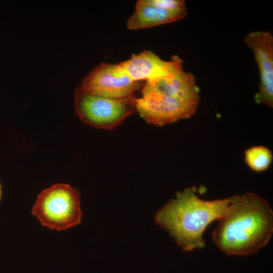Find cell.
<instances>
[{
  "label": "cell",
  "mask_w": 273,
  "mask_h": 273,
  "mask_svg": "<svg viewBox=\"0 0 273 273\" xmlns=\"http://www.w3.org/2000/svg\"><path fill=\"white\" fill-rule=\"evenodd\" d=\"M187 14L183 0H139L127 27L137 30L154 27L181 19Z\"/></svg>",
  "instance_id": "ba28073f"
},
{
  "label": "cell",
  "mask_w": 273,
  "mask_h": 273,
  "mask_svg": "<svg viewBox=\"0 0 273 273\" xmlns=\"http://www.w3.org/2000/svg\"><path fill=\"white\" fill-rule=\"evenodd\" d=\"M120 64L135 81L155 80L183 69L182 60L178 56H173L170 61H165L148 50L132 54L130 59Z\"/></svg>",
  "instance_id": "9c48e42d"
},
{
  "label": "cell",
  "mask_w": 273,
  "mask_h": 273,
  "mask_svg": "<svg viewBox=\"0 0 273 273\" xmlns=\"http://www.w3.org/2000/svg\"><path fill=\"white\" fill-rule=\"evenodd\" d=\"M232 200L212 233L215 244L227 255L246 256L267 244L273 232V213L268 202L246 193Z\"/></svg>",
  "instance_id": "6da1fadb"
},
{
  "label": "cell",
  "mask_w": 273,
  "mask_h": 273,
  "mask_svg": "<svg viewBox=\"0 0 273 273\" xmlns=\"http://www.w3.org/2000/svg\"><path fill=\"white\" fill-rule=\"evenodd\" d=\"M244 42L253 52L259 71L260 83L255 96V101L272 108V33L271 31H253L246 36Z\"/></svg>",
  "instance_id": "52a82bcc"
},
{
  "label": "cell",
  "mask_w": 273,
  "mask_h": 273,
  "mask_svg": "<svg viewBox=\"0 0 273 273\" xmlns=\"http://www.w3.org/2000/svg\"><path fill=\"white\" fill-rule=\"evenodd\" d=\"M136 99L134 95L122 98L103 97L91 94L80 85L75 92V109L83 122L109 129L136 110Z\"/></svg>",
  "instance_id": "5b68a950"
},
{
  "label": "cell",
  "mask_w": 273,
  "mask_h": 273,
  "mask_svg": "<svg viewBox=\"0 0 273 273\" xmlns=\"http://www.w3.org/2000/svg\"><path fill=\"white\" fill-rule=\"evenodd\" d=\"M2 188H1V185L0 184V202L2 199Z\"/></svg>",
  "instance_id": "8fae6325"
},
{
  "label": "cell",
  "mask_w": 273,
  "mask_h": 273,
  "mask_svg": "<svg viewBox=\"0 0 273 273\" xmlns=\"http://www.w3.org/2000/svg\"><path fill=\"white\" fill-rule=\"evenodd\" d=\"M31 214L51 230L73 227L80 223L82 214L79 193L69 185L54 184L38 195Z\"/></svg>",
  "instance_id": "277c9868"
},
{
  "label": "cell",
  "mask_w": 273,
  "mask_h": 273,
  "mask_svg": "<svg viewBox=\"0 0 273 273\" xmlns=\"http://www.w3.org/2000/svg\"><path fill=\"white\" fill-rule=\"evenodd\" d=\"M135 109L148 123L163 125L188 118L199 104L194 76L183 69L161 78L146 81Z\"/></svg>",
  "instance_id": "3957f363"
},
{
  "label": "cell",
  "mask_w": 273,
  "mask_h": 273,
  "mask_svg": "<svg viewBox=\"0 0 273 273\" xmlns=\"http://www.w3.org/2000/svg\"><path fill=\"white\" fill-rule=\"evenodd\" d=\"M245 161L253 171L261 172L266 170L272 160L271 151L263 146L251 147L245 152Z\"/></svg>",
  "instance_id": "30bf717a"
},
{
  "label": "cell",
  "mask_w": 273,
  "mask_h": 273,
  "mask_svg": "<svg viewBox=\"0 0 273 273\" xmlns=\"http://www.w3.org/2000/svg\"><path fill=\"white\" fill-rule=\"evenodd\" d=\"M195 187L176 194L156 214V222L168 231L184 251L205 246L203 234L207 226L222 215L232 200L205 201L196 195Z\"/></svg>",
  "instance_id": "7a4b0ae2"
},
{
  "label": "cell",
  "mask_w": 273,
  "mask_h": 273,
  "mask_svg": "<svg viewBox=\"0 0 273 273\" xmlns=\"http://www.w3.org/2000/svg\"><path fill=\"white\" fill-rule=\"evenodd\" d=\"M80 85L94 95L122 98L133 95L142 86V82L132 80L120 63H102L89 72Z\"/></svg>",
  "instance_id": "8992f818"
}]
</instances>
